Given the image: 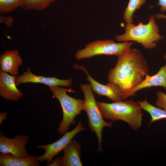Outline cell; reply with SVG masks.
Here are the masks:
<instances>
[{"mask_svg":"<svg viewBox=\"0 0 166 166\" xmlns=\"http://www.w3.org/2000/svg\"><path fill=\"white\" fill-rule=\"evenodd\" d=\"M37 157L32 156L26 158L15 156L11 154H0V166H38Z\"/></svg>","mask_w":166,"mask_h":166,"instance_id":"obj_15","label":"cell"},{"mask_svg":"<svg viewBox=\"0 0 166 166\" xmlns=\"http://www.w3.org/2000/svg\"><path fill=\"white\" fill-rule=\"evenodd\" d=\"M156 105L166 111V94L161 91H158L156 92Z\"/></svg>","mask_w":166,"mask_h":166,"instance_id":"obj_20","label":"cell"},{"mask_svg":"<svg viewBox=\"0 0 166 166\" xmlns=\"http://www.w3.org/2000/svg\"><path fill=\"white\" fill-rule=\"evenodd\" d=\"M146 0H129L128 5L124 13L123 18L127 23L133 22V15L136 10L140 8Z\"/></svg>","mask_w":166,"mask_h":166,"instance_id":"obj_18","label":"cell"},{"mask_svg":"<svg viewBox=\"0 0 166 166\" xmlns=\"http://www.w3.org/2000/svg\"><path fill=\"white\" fill-rule=\"evenodd\" d=\"M85 129L80 121L75 127L70 132H67L60 139L50 144L38 145L37 148L44 149L43 155L37 157L41 162L47 160L48 166L52 161L53 158L64 150L75 135L79 132Z\"/></svg>","mask_w":166,"mask_h":166,"instance_id":"obj_7","label":"cell"},{"mask_svg":"<svg viewBox=\"0 0 166 166\" xmlns=\"http://www.w3.org/2000/svg\"><path fill=\"white\" fill-rule=\"evenodd\" d=\"M158 5L160 6V10L161 12L166 11V0H158Z\"/></svg>","mask_w":166,"mask_h":166,"instance_id":"obj_22","label":"cell"},{"mask_svg":"<svg viewBox=\"0 0 166 166\" xmlns=\"http://www.w3.org/2000/svg\"><path fill=\"white\" fill-rule=\"evenodd\" d=\"M73 68L81 70L85 73L87 80L89 81L93 91L100 96H105L113 102L122 100V93L119 87L116 84L109 82L106 85L100 83L95 80L89 74L83 65L75 64Z\"/></svg>","mask_w":166,"mask_h":166,"instance_id":"obj_8","label":"cell"},{"mask_svg":"<svg viewBox=\"0 0 166 166\" xmlns=\"http://www.w3.org/2000/svg\"><path fill=\"white\" fill-rule=\"evenodd\" d=\"M48 166H60V158L59 156L56 158L54 160H52Z\"/></svg>","mask_w":166,"mask_h":166,"instance_id":"obj_23","label":"cell"},{"mask_svg":"<svg viewBox=\"0 0 166 166\" xmlns=\"http://www.w3.org/2000/svg\"><path fill=\"white\" fill-rule=\"evenodd\" d=\"M125 30L123 34L116 36L117 41H135L140 44L146 49L155 48L157 42L164 38L160 34L159 27L153 15L150 17L148 23L145 24L141 22L137 25L132 23H127Z\"/></svg>","mask_w":166,"mask_h":166,"instance_id":"obj_3","label":"cell"},{"mask_svg":"<svg viewBox=\"0 0 166 166\" xmlns=\"http://www.w3.org/2000/svg\"><path fill=\"white\" fill-rule=\"evenodd\" d=\"M83 93L85 103L84 110L89 119V126L97 135L99 151H102V132L105 127H110L112 123L104 121L101 113L96 101L91 86L90 84L80 85Z\"/></svg>","mask_w":166,"mask_h":166,"instance_id":"obj_5","label":"cell"},{"mask_svg":"<svg viewBox=\"0 0 166 166\" xmlns=\"http://www.w3.org/2000/svg\"><path fill=\"white\" fill-rule=\"evenodd\" d=\"M7 116V113L6 112L1 113H0V124H1L2 122L6 119Z\"/></svg>","mask_w":166,"mask_h":166,"instance_id":"obj_24","label":"cell"},{"mask_svg":"<svg viewBox=\"0 0 166 166\" xmlns=\"http://www.w3.org/2000/svg\"><path fill=\"white\" fill-rule=\"evenodd\" d=\"M164 59H166V52L165 53V54L164 55Z\"/></svg>","mask_w":166,"mask_h":166,"instance_id":"obj_26","label":"cell"},{"mask_svg":"<svg viewBox=\"0 0 166 166\" xmlns=\"http://www.w3.org/2000/svg\"><path fill=\"white\" fill-rule=\"evenodd\" d=\"M14 21V18L11 17L0 16V22L5 24L8 27H11L12 26Z\"/></svg>","mask_w":166,"mask_h":166,"instance_id":"obj_21","label":"cell"},{"mask_svg":"<svg viewBox=\"0 0 166 166\" xmlns=\"http://www.w3.org/2000/svg\"><path fill=\"white\" fill-rule=\"evenodd\" d=\"M137 102L141 109L148 112L151 116L149 124L161 119H166V111L156 107L148 102L146 99Z\"/></svg>","mask_w":166,"mask_h":166,"instance_id":"obj_16","label":"cell"},{"mask_svg":"<svg viewBox=\"0 0 166 166\" xmlns=\"http://www.w3.org/2000/svg\"><path fill=\"white\" fill-rule=\"evenodd\" d=\"M156 86L162 87L166 90V64L162 66L156 73L152 75H147L140 84L123 94L122 100L135 96L141 90Z\"/></svg>","mask_w":166,"mask_h":166,"instance_id":"obj_10","label":"cell"},{"mask_svg":"<svg viewBox=\"0 0 166 166\" xmlns=\"http://www.w3.org/2000/svg\"><path fill=\"white\" fill-rule=\"evenodd\" d=\"M27 72H24L22 75L16 77L15 81L17 85L22 83H42L49 87L61 86L70 87L73 82L72 78L63 80L56 77H46L35 75L32 73L29 68L27 69Z\"/></svg>","mask_w":166,"mask_h":166,"instance_id":"obj_11","label":"cell"},{"mask_svg":"<svg viewBox=\"0 0 166 166\" xmlns=\"http://www.w3.org/2000/svg\"><path fill=\"white\" fill-rule=\"evenodd\" d=\"M81 147L75 140L72 139L64 150V155L60 158L61 166H81Z\"/></svg>","mask_w":166,"mask_h":166,"instance_id":"obj_14","label":"cell"},{"mask_svg":"<svg viewBox=\"0 0 166 166\" xmlns=\"http://www.w3.org/2000/svg\"><path fill=\"white\" fill-rule=\"evenodd\" d=\"M22 0H0V11L2 14L14 11L20 7Z\"/></svg>","mask_w":166,"mask_h":166,"instance_id":"obj_19","label":"cell"},{"mask_svg":"<svg viewBox=\"0 0 166 166\" xmlns=\"http://www.w3.org/2000/svg\"><path fill=\"white\" fill-rule=\"evenodd\" d=\"M133 43L129 42L116 43L111 40H97L89 43L84 48L77 51L75 57L79 60L100 55L118 57L130 48Z\"/></svg>","mask_w":166,"mask_h":166,"instance_id":"obj_6","label":"cell"},{"mask_svg":"<svg viewBox=\"0 0 166 166\" xmlns=\"http://www.w3.org/2000/svg\"><path fill=\"white\" fill-rule=\"evenodd\" d=\"M148 71V64L142 53L130 48L118 57L116 65L108 73L107 80L119 87L122 95L140 84Z\"/></svg>","mask_w":166,"mask_h":166,"instance_id":"obj_1","label":"cell"},{"mask_svg":"<svg viewBox=\"0 0 166 166\" xmlns=\"http://www.w3.org/2000/svg\"><path fill=\"white\" fill-rule=\"evenodd\" d=\"M154 17L159 19H166V15L160 13L154 14Z\"/></svg>","mask_w":166,"mask_h":166,"instance_id":"obj_25","label":"cell"},{"mask_svg":"<svg viewBox=\"0 0 166 166\" xmlns=\"http://www.w3.org/2000/svg\"><path fill=\"white\" fill-rule=\"evenodd\" d=\"M16 77L0 71V95L7 100L16 101L23 95L16 87Z\"/></svg>","mask_w":166,"mask_h":166,"instance_id":"obj_12","label":"cell"},{"mask_svg":"<svg viewBox=\"0 0 166 166\" xmlns=\"http://www.w3.org/2000/svg\"><path fill=\"white\" fill-rule=\"evenodd\" d=\"M27 135L17 136L12 138L7 137L0 133V152L9 153L19 157L26 158L30 156L26 149L29 140Z\"/></svg>","mask_w":166,"mask_h":166,"instance_id":"obj_9","label":"cell"},{"mask_svg":"<svg viewBox=\"0 0 166 166\" xmlns=\"http://www.w3.org/2000/svg\"><path fill=\"white\" fill-rule=\"evenodd\" d=\"M56 0H22L21 7L26 10H34L37 11L47 8Z\"/></svg>","mask_w":166,"mask_h":166,"instance_id":"obj_17","label":"cell"},{"mask_svg":"<svg viewBox=\"0 0 166 166\" xmlns=\"http://www.w3.org/2000/svg\"><path fill=\"white\" fill-rule=\"evenodd\" d=\"M22 63V59L17 50H6L0 55V70L11 76L18 75L19 66Z\"/></svg>","mask_w":166,"mask_h":166,"instance_id":"obj_13","label":"cell"},{"mask_svg":"<svg viewBox=\"0 0 166 166\" xmlns=\"http://www.w3.org/2000/svg\"><path fill=\"white\" fill-rule=\"evenodd\" d=\"M97 103L103 118L112 121H124L134 130L141 127L142 109L137 102L129 100L111 103L97 102Z\"/></svg>","mask_w":166,"mask_h":166,"instance_id":"obj_2","label":"cell"},{"mask_svg":"<svg viewBox=\"0 0 166 166\" xmlns=\"http://www.w3.org/2000/svg\"><path fill=\"white\" fill-rule=\"evenodd\" d=\"M53 96L59 101L61 106L63 118L57 129L58 133L64 134L68 130L70 126L74 124L76 117L84 110V100L72 97L66 92H73V90L62 88L59 86L49 87Z\"/></svg>","mask_w":166,"mask_h":166,"instance_id":"obj_4","label":"cell"}]
</instances>
